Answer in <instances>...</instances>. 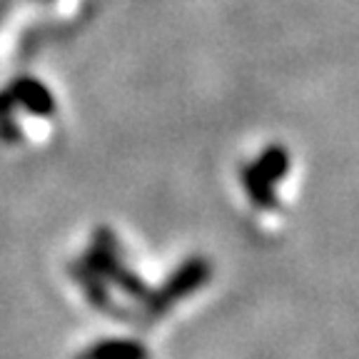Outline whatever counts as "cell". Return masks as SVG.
<instances>
[{
	"label": "cell",
	"mask_w": 359,
	"mask_h": 359,
	"mask_svg": "<svg viewBox=\"0 0 359 359\" xmlns=\"http://www.w3.org/2000/svg\"><path fill=\"white\" fill-rule=\"evenodd\" d=\"M210 277H212V264H210L208 257L185 259L177 269H172V275L163 282V287H157L155 292H147L145 297L147 317L150 320L163 317L177 302H182L185 297L195 294L197 290H202L210 282Z\"/></svg>",
	"instance_id": "cell-1"
},
{
	"label": "cell",
	"mask_w": 359,
	"mask_h": 359,
	"mask_svg": "<svg viewBox=\"0 0 359 359\" xmlns=\"http://www.w3.org/2000/svg\"><path fill=\"white\" fill-rule=\"evenodd\" d=\"M83 262L88 264L97 277L102 280L118 285L125 294H130L133 299H145L147 297V285L135 275L133 269H128L120 259V245L115 240L107 227H100L95 230V237H93V247L85 252Z\"/></svg>",
	"instance_id": "cell-2"
},
{
	"label": "cell",
	"mask_w": 359,
	"mask_h": 359,
	"mask_svg": "<svg viewBox=\"0 0 359 359\" xmlns=\"http://www.w3.org/2000/svg\"><path fill=\"white\" fill-rule=\"evenodd\" d=\"M70 275H73L75 285L85 292V297H88V302L93 304V307L100 309V312H105V314H112V317H123V309L115 307L110 292H107V287H105V280L97 277L83 259L70 264Z\"/></svg>",
	"instance_id": "cell-3"
},
{
	"label": "cell",
	"mask_w": 359,
	"mask_h": 359,
	"mask_svg": "<svg viewBox=\"0 0 359 359\" xmlns=\"http://www.w3.org/2000/svg\"><path fill=\"white\" fill-rule=\"evenodd\" d=\"M75 359H150V349L137 339L110 337V339H100L85 347Z\"/></svg>",
	"instance_id": "cell-4"
},
{
	"label": "cell",
	"mask_w": 359,
	"mask_h": 359,
	"mask_svg": "<svg viewBox=\"0 0 359 359\" xmlns=\"http://www.w3.org/2000/svg\"><path fill=\"white\" fill-rule=\"evenodd\" d=\"M8 95L13 97V102H20L33 115H50L55 110V100H53L50 90L35 78H18Z\"/></svg>",
	"instance_id": "cell-5"
},
{
	"label": "cell",
	"mask_w": 359,
	"mask_h": 359,
	"mask_svg": "<svg viewBox=\"0 0 359 359\" xmlns=\"http://www.w3.org/2000/svg\"><path fill=\"white\" fill-rule=\"evenodd\" d=\"M242 185H245L247 195H250V200H252L255 208L277 210L280 200H277V195H275V182L264 177V175L255 168V163L242 168Z\"/></svg>",
	"instance_id": "cell-6"
}]
</instances>
